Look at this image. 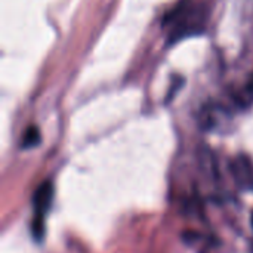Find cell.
Masks as SVG:
<instances>
[{"label": "cell", "mask_w": 253, "mask_h": 253, "mask_svg": "<svg viewBox=\"0 0 253 253\" xmlns=\"http://www.w3.org/2000/svg\"><path fill=\"white\" fill-rule=\"evenodd\" d=\"M205 15L206 10L193 3H182L179 7H176L169 18L165 19V24L168 22V25L172 27L170 43L187 36L199 34L202 31V25L205 24Z\"/></svg>", "instance_id": "1"}, {"label": "cell", "mask_w": 253, "mask_h": 253, "mask_svg": "<svg viewBox=\"0 0 253 253\" xmlns=\"http://www.w3.org/2000/svg\"><path fill=\"white\" fill-rule=\"evenodd\" d=\"M53 202V185L50 181L42 182L33 196V208H34V218L31 231L36 240H42L44 234V216L49 212Z\"/></svg>", "instance_id": "2"}, {"label": "cell", "mask_w": 253, "mask_h": 253, "mask_svg": "<svg viewBox=\"0 0 253 253\" xmlns=\"http://www.w3.org/2000/svg\"><path fill=\"white\" fill-rule=\"evenodd\" d=\"M42 142V133H40V129L37 126H28L22 135V139H21V147L28 150V148H34L37 147L39 144Z\"/></svg>", "instance_id": "5"}, {"label": "cell", "mask_w": 253, "mask_h": 253, "mask_svg": "<svg viewBox=\"0 0 253 253\" xmlns=\"http://www.w3.org/2000/svg\"><path fill=\"white\" fill-rule=\"evenodd\" d=\"M222 117H225V111L218 105H211L203 110L200 116V123L205 129H215Z\"/></svg>", "instance_id": "4"}, {"label": "cell", "mask_w": 253, "mask_h": 253, "mask_svg": "<svg viewBox=\"0 0 253 253\" xmlns=\"http://www.w3.org/2000/svg\"><path fill=\"white\" fill-rule=\"evenodd\" d=\"M251 221H252V227H253V212H252V218H251Z\"/></svg>", "instance_id": "6"}, {"label": "cell", "mask_w": 253, "mask_h": 253, "mask_svg": "<svg viewBox=\"0 0 253 253\" xmlns=\"http://www.w3.org/2000/svg\"><path fill=\"white\" fill-rule=\"evenodd\" d=\"M231 175L242 190H253V160L246 154H239L230 165Z\"/></svg>", "instance_id": "3"}]
</instances>
